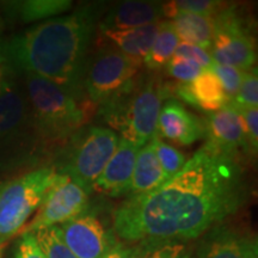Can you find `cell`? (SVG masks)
Listing matches in <instances>:
<instances>
[{"label": "cell", "instance_id": "cell-21", "mask_svg": "<svg viewBox=\"0 0 258 258\" xmlns=\"http://www.w3.org/2000/svg\"><path fill=\"white\" fill-rule=\"evenodd\" d=\"M171 23L179 42L211 51L215 31L214 17L179 14L172 18Z\"/></svg>", "mask_w": 258, "mask_h": 258}, {"label": "cell", "instance_id": "cell-18", "mask_svg": "<svg viewBox=\"0 0 258 258\" xmlns=\"http://www.w3.org/2000/svg\"><path fill=\"white\" fill-rule=\"evenodd\" d=\"M159 23L125 30H106L102 31V34L115 49L139 64H143L159 30Z\"/></svg>", "mask_w": 258, "mask_h": 258}, {"label": "cell", "instance_id": "cell-25", "mask_svg": "<svg viewBox=\"0 0 258 258\" xmlns=\"http://www.w3.org/2000/svg\"><path fill=\"white\" fill-rule=\"evenodd\" d=\"M36 241L47 258H77L61 237V231L57 226L41 228L34 232Z\"/></svg>", "mask_w": 258, "mask_h": 258}, {"label": "cell", "instance_id": "cell-6", "mask_svg": "<svg viewBox=\"0 0 258 258\" xmlns=\"http://www.w3.org/2000/svg\"><path fill=\"white\" fill-rule=\"evenodd\" d=\"M56 177V169L41 167L0 184V241L21 233Z\"/></svg>", "mask_w": 258, "mask_h": 258}, {"label": "cell", "instance_id": "cell-16", "mask_svg": "<svg viewBox=\"0 0 258 258\" xmlns=\"http://www.w3.org/2000/svg\"><path fill=\"white\" fill-rule=\"evenodd\" d=\"M171 96L177 97V101L188 103L202 111L214 112L220 110L228 103L220 82L211 70H205L190 84H171Z\"/></svg>", "mask_w": 258, "mask_h": 258}, {"label": "cell", "instance_id": "cell-1", "mask_svg": "<svg viewBox=\"0 0 258 258\" xmlns=\"http://www.w3.org/2000/svg\"><path fill=\"white\" fill-rule=\"evenodd\" d=\"M247 196L241 161L206 144L157 189L127 196L112 215L114 231L127 243L190 241L237 213Z\"/></svg>", "mask_w": 258, "mask_h": 258}, {"label": "cell", "instance_id": "cell-39", "mask_svg": "<svg viewBox=\"0 0 258 258\" xmlns=\"http://www.w3.org/2000/svg\"><path fill=\"white\" fill-rule=\"evenodd\" d=\"M190 258H192V257H190Z\"/></svg>", "mask_w": 258, "mask_h": 258}, {"label": "cell", "instance_id": "cell-29", "mask_svg": "<svg viewBox=\"0 0 258 258\" xmlns=\"http://www.w3.org/2000/svg\"><path fill=\"white\" fill-rule=\"evenodd\" d=\"M164 69L167 76L180 84L192 83L203 72L198 63L178 56H172Z\"/></svg>", "mask_w": 258, "mask_h": 258}, {"label": "cell", "instance_id": "cell-26", "mask_svg": "<svg viewBox=\"0 0 258 258\" xmlns=\"http://www.w3.org/2000/svg\"><path fill=\"white\" fill-rule=\"evenodd\" d=\"M154 148H156L158 161H159L166 180L177 175L185 165L186 161L184 154L171 145L164 143L158 134L154 137Z\"/></svg>", "mask_w": 258, "mask_h": 258}, {"label": "cell", "instance_id": "cell-3", "mask_svg": "<svg viewBox=\"0 0 258 258\" xmlns=\"http://www.w3.org/2000/svg\"><path fill=\"white\" fill-rule=\"evenodd\" d=\"M170 98L169 84L158 77L131 80L121 91L99 105V114L122 139L138 148L158 134V117L163 101Z\"/></svg>", "mask_w": 258, "mask_h": 258}, {"label": "cell", "instance_id": "cell-5", "mask_svg": "<svg viewBox=\"0 0 258 258\" xmlns=\"http://www.w3.org/2000/svg\"><path fill=\"white\" fill-rule=\"evenodd\" d=\"M120 138L116 132L104 127L82 128L72 135L63 148L60 163L61 175L89 194L114 154Z\"/></svg>", "mask_w": 258, "mask_h": 258}, {"label": "cell", "instance_id": "cell-34", "mask_svg": "<svg viewBox=\"0 0 258 258\" xmlns=\"http://www.w3.org/2000/svg\"><path fill=\"white\" fill-rule=\"evenodd\" d=\"M6 245H8V241H0V258H3V254H4V251L6 249Z\"/></svg>", "mask_w": 258, "mask_h": 258}, {"label": "cell", "instance_id": "cell-9", "mask_svg": "<svg viewBox=\"0 0 258 258\" xmlns=\"http://www.w3.org/2000/svg\"><path fill=\"white\" fill-rule=\"evenodd\" d=\"M89 209V194L72 182L69 177L57 172L54 184L50 186L38 207L37 214L22 230L23 233H34L41 228L56 226L72 220Z\"/></svg>", "mask_w": 258, "mask_h": 258}, {"label": "cell", "instance_id": "cell-27", "mask_svg": "<svg viewBox=\"0 0 258 258\" xmlns=\"http://www.w3.org/2000/svg\"><path fill=\"white\" fill-rule=\"evenodd\" d=\"M231 102L238 108H257L258 73L256 66L249 71H245L239 91Z\"/></svg>", "mask_w": 258, "mask_h": 258}, {"label": "cell", "instance_id": "cell-15", "mask_svg": "<svg viewBox=\"0 0 258 258\" xmlns=\"http://www.w3.org/2000/svg\"><path fill=\"white\" fill-rule=\"evenodd\" d=\"M140 148L124 139H120L114 154L101 176L93 184V190L112 198L129 196L135 159Z\"/></svg>", "mask_w": 258, "mask_h": 258}, {"label": "cell", "instance_id": "cell-31", "mask_svg": "<svg viewBox=\"0 0 258 258\" xmlns=\"http://www.w3.org/2000/svg\"><path fill=\"white\" fill-rule=\"evenodd\" d=\"M173 56L183 57V59L192 61V62L198 63L203 71L209 70L213 64L212 56L209 55L208 51H206L200 47L192 46V44L183 43V42L178 43Z\"/></svg>", "mask_w": 258, "mask_h": 258}, {"label": "cell", "instance_id": "cell-35", "mask_svg": "<svg viewBox=\"0 0 258 258\" xmlns=\"http://www.w3.org/2000/svg\"><path fill=\"white\" fill-rule=\"evenodd\" d=\"M4 27H5V19H4V17H3L2 9H0V32L4 30Z\"/></svg>", "mask_w": 258, "mask_h": 258}, {"label": "cell", "instance_id": "cell-17", "mask_svg": "<svg viewBox=\"0 0 258 258\" xmlns=\"http://www.w3.org/2000/svg\"><path fill=\"white\" fill-rule=\"evenodd\" d=\"M163 5V3L159 2L143 0L117 3L99 22V29L101 31L125 30L159 23L164 17Z\"/></svg>", "mask_w": 258, "mask_h": 258}, {"label": "cell", "instance_id": "cell-10", "mask_svg": "<svg viewBox=\"0 0 258 258\" xmlns=\"http://www.w3.org/2000/svg\"><path fill=\"white\" fill-rule=\"evenodd\" d=\"M28 137L38 138L25 91L6 80L0 92V154L12 153Z\"/></svg>", "mask_w": 258, "mask_h": 258}, {"label": "cell", "instance_id": "cell-4", "mask_svg": "<svg viewBox=\"0 0 258 258\" xmlns=\"http://www.w3.org/2000/svg\"><path fill=\"white\" fill-rule=\"evenodd\" d=\"M25 93L37 135L44 146L67 144L88 122L90 109L93 106L31 73L25 77Z\"/></svg>", "mask_w": 258, "mask_h": 258}, {"label": "cell", "instance_id": "cell-12", "mask_svg": "<svg viewBox=\"0 0 258 258\" xmlns=\"http://www.w3.org/2000/svg\"><path fill=\"white\" fill-rule=\"evenodd\" d=\"M61 237L77 258H103L115 241L89 211L61 225Z\"/></svg>", "mask_w": 258, "mask_h": 258}, {"label": "cell", "instance_id": "cell-11", "mask_svg": "<svg viewBox=\"0 0 258 258\" xmlns=\"http://www.w3.org/2000/svg\"><path fill=\"white\" fill-rule=\"evenodd\" d=\"M207 144L220 152L241 161L244 154L252 157L247 145L244 122L238 108L228 102L220 110L209 112L205 118Z\"/></svg>", "mask_w": 258, "mask_h": 258}, {"label": "cell", "instance_id": "cell-32", "mask_svg": "<svg viewBox=\"0 0 258 258\" xmlns=\"http://www.w3.org/2000/svg\"><path fill=\"white\" fill-rule=\"evenodd\" d=\"M12 258H47L38 246L34 233H23L18 240Z\"/></svg>", "mask_w": 258, "mask_h": 258}, {"label": "cell", "instance_id": "cell-33", "mask_svg": "<svg viewBox=\"0 0 258 258\" xmlns=\"http://www.w3.org/2000/svg\"><path fill=\"white\" fill-rule=\"evenodd\" d=\"M103 258H131V246H125L123 243H114Z\"/></svg>", "mask_w": 258, "mask_h": 258}, {"label": "cell", "instance_id": "cell-30", "mask_svg": "<svg viewBox=\"0 0 258 258\" xmlns=\"http://www.w3.org/2000/svg\"><path fill=\"white\" fill-rule=\"evenodd\" d=\"M238 108V106H237ZM244 122L245 134L251 156L256 157L258 151V109L238 108Z\"/></svg>", "mask_w": 258, "mask_h": 258}, {"label": "cell", "instance_id": "cell-28", "mask_svg": "<svg viewBox=\"0 0 258 258\" xmlns=\"http://www.w3.org/2000/svg\"><path fill=\"white\" fill-rule=\"evenodd\" d=\"M209 70L217 76L222 89H224L226 97L228 98V102H231L237 96L238 91H239L241 80H243L244 76L243 71L215 62H213Z\"/></svg>", "mask_w": 258, "mask_h": 258}, {"label": "cell", "instance_id": "cell-2", "mask_svg": "<svg viewBox=\"0 0 258 258\" xmlns=\"http://www.w3.org/2000/svg\"><path fill=\"white\" fill-rule=\"evenodd\" d=\"M98 16V6L86 5L72 15L47 19L3 42L10 66L36 74L80 98Z\"/></svg>", "mask_w": 258, "mask_h": 258}, {"label": "cell", "instance_id": "cell-22", "mask_svg": "<svg viewBox=\"0 0 258 258\" xmlns=\"http://www.w3.org/2000/svg\"><path fill=\"white\" fill-rule=\"evenodd\" d=\"M179 40L173 30L171 21H161L150 51L144 59V64L150 71L164 69L172 59Z\"/></svg>", "mask_w": 258, "mask_h": 258}, {"label": "cell", "instance_id": "cell-14", "mask_svg": "<svg viewBox=\"0 0 258 258\" xmlns=\"http://www.w3.org/2000/svg\"><path fill=\"white\" fill-rule=\"evenodd\" d=\"M254 247L256 237L221 222L202 235L196 254L198 258H250Z\"/></svg>", "mask_w": 258, "mask_h": 258}, {"label": "cell", "instance_id": "cell-7", "mask_svg": "<svg viewBox=\"0 0 258 258\" xmlns=\"http://www.w3.org/2000/svg\"><path fill=\"white\" fill-rule=\"evenodd\" d=\"M214 38L209 51L213 62L234 67L243 72L253 69L257 53L251 30L252 24L247 23L234 5H226L214 16Z\"/></svg>", "mask_w": 258, "mask_h": 258}, {"label": "cell", "instance_id": "cell-13", "mask_svg": "<svg viewBox=\"0 0 258 258\" xmlns=\"http://www.w3.org/2000/svg\"><path fill=\"white\" fill-rule=\"evenodd\" d=\"M157 132L178 146H189L206 138V124L179 101L170 98L161 105Z\"/></svg>", "mask_w": 258, "mask_h": 258}, {"label": "cell", "instance_id": "cell-19", "mask_svg": "<svg viewBox=\"0 0 258 258\" xmlns=\"http://www.w3.org/2000/svg\"><path fill=\"white\" fill-rule=\"evenodd\" d=\"M72 8L71 0H24L6 2L0 5L3 17L22 23H32L41 19L54 18Z\"/></svg>", "mask_w": 258, "mask_h": 258}, {"label": "cell", "instance_id": "cell-37", "mask_svg": "<svg viewBox=\"0 0 258 258\" xmlns=\"http://www.w3.org/2000/svg\"><path fill=\"white\" fill-rule=\"evenodd\" d=\"M4 84H5V83L0 84V92H2V90H3V88H4Z\"/></svg>", "mask_w": 258, "mask_h": 258}, {"label": "cell", "instance_id": "cell-36", "mask_svg": "<svg viewBox=\"0 0 258 258\" xmlns=\"http://www.w3.org/2000/svg\"><path fill=\"white\" fill-rule=\"evenodd\" d=\"M257 247H258V246H257ZM257 247H254L252 252H251L250 258H258V250H257Z\"/></svg>", "mask_w": 258, "mask_h": 258}, {"label": "cell", "instance_id": "cell-23", "mask_svg": "<svg viewBox=\"0 0 258 258\" xmlns=\"http://www.w3.org/2000/svg\"><path fill=\"white\" fill-rule=\"evenodd\" d=\"M189 241L148 238L131 247V258H190Z\"/></svg>", "mask_w": 258, "mask_h": 258}, {"label": "cell", "instance_id": "cell-20", "mask_svg": "<svg viewBox=\"0 0 258 258\" xmlns=\"http://www.w3.org/2000/svg\"><path fill=\"white\" fill-rule=\"evenodd\" d=\"M166 182L159 161H158L154 138L139 150L132 176L129 195H140L157 189Z\"/></svg>", "mask_w": 258, "mask_h": 258}, {"label": "cell", "instance_id": "cell-38", "mask_svg": "<svg viewBox=\"0 0 258 258\" xmlns=\"http://www.w3.org/2000/svg\"><path fill=\"white\" fill-rule=\"evenodd\" d=\"M0 48H2V42H0Z\"/></svg>", "mask_w": 258, "mask_h": 258}, {"label": "cell", "instance_id": "cell-8", "mask_svg": "<svg viewBox=\"0 0 258 258\" xmlns=\"http://www.w3.org/2000/svg\"><path fill=\"white\" fill-rule=\"evenodd\" d=\"M141 64L114 47L96 51L86 63L83 90L93 106L102 105L138 76Z\"/></svg>", "mask_w": 258, "mask_h": 258}, {"label": "cell", "instance_id": "cell-24", "mask_svg": "<svg viewBox=\"0 0 258 258\" xmlns=\"http://www.w3.org/2000/svg\"><path fill=\"white\" fill-rule=\"evenodd\" d=\"M227 5L218 0H175L163 5L164 17L173 18L179 14H191L214 17Z\"/></svg>", "mask_w": 258, "mask_h": 258}]
</instances>
